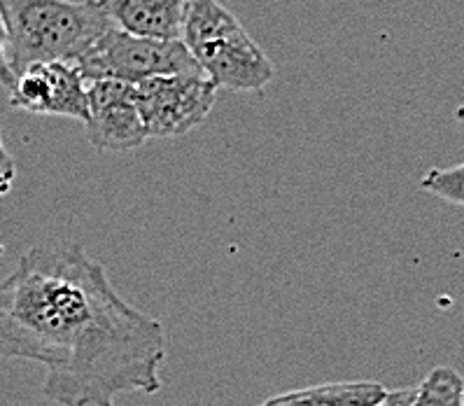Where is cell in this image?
<instances>
[{
    "instance_id": "6da1fadb",
    "label": "cell",
    "mask_w": 464,
    "mask_h": 406,
    "mask_svg": "<svg viewBox=\"0 0 464 406\" xmlns=\"http://www.w3.org/2000/svg\"><path fill=\"white\" fill-rule=\"evenodd\" d=\"M0 360L43 364L54 404L115 406L161 390L164 324L124 302L80 243L35 246L0 280Z\"/></svg>"
},
{
    "instance_id": "7a4b0ae2",
    "label": "cell",
    "mask_w": 464,
    "mask_h": 406,
    "mask_svg": "<svg viewBox=\"0 0 464 406\" xmlns=\"http://www.w3.org/2000/svg\"><path fill=\"white\" fill-rule=\"evenodd\" d=\"M0 17L17 75L34 63H75L112 26L101 5L71 0H0Z\"/></svg>"
},
{
    "instance_id": "3957f363",
    "label": "cell",
    "mask_w": 464,
    "mask_h": 406,
    "mask_svg": "<svg viewBox=\"0 0 464 406\" xmlns=\"http://www.w3.org/2000/svg\"><path fill=\"white\" fill-rule=\"evenodd\" d=\"M180 40L218 89L262 92L274 82L276 68L271 59L219 0L191 3Z\"/></svg>"
},
{
    "instance_id": "277c9868",
    "label": "cell",
    "mask_w": 464,
    "mask_h": 406,
    "mask_svg": "<svg viewBox=\"0 0 464 406\" xmlns=\"http://www.w3.org/2000/svg\"><path fill=\"white\" fill-rule=\"evenodd\" d=\"M87 82L120 80L140 84L152 77L201 72L182 40H152L110 26L96 43L75 61Z\"/></svg>"
},
{
    "instance_id": "5b68a950",
    "label": "cell",
    "mask_w": 464,
    "mask_h": 406,
    "mask_svg": "<svg viewBox=\"0 0 464 406\" xmlns=\"http://www.w3.org/2000/svg\"><path fill=\"white\" fill-rule=\"evenodd\" d=\"M218 87L203 72L152 77L136 84L148 138H180L197 129L215 105Z\"/></svg>"
},
{
    "instance_id": "8992f818",
    "label": "cell",
    "mask_w": 464,
    "mask_h": 406,
    "mask_svg": "<svg viewBox=\"0 0 464 406\" xmlns=\"http://www.w3.org/2000/svg\"><path fill=\"white\" fill-rule=\"evenodd\" d=\"M10 105L43 117H66L87 121V80L75 63H34L17 75Z\"/></svg>"
},
{
    "instance_id": "52a82bcc",
    "label": "cell",
    "mask_w": 464,
    "mask_h": 406,
    "mask_svg": "<svg viewBox=\"0 0 464 406\" xmlns=\"http://www.w3.org/2000/svg\"><path fill=\"white\" fill-rule=\"evenodd\" d=\"M89 117L84 121L87 140L96 150L126 152L150 140L136 101V84L120 80L87 82Z\"/></svg>"
},
{
    "instance_id": "ba28073f",
    "label": "cell",
    "mask_w": 464,
    "mask_h": 406,
    "mask_svg": "<svg viewBox=\"0 0 464 406\" xmlns=\"http://www.w3.org/2000/svg\"><path fill=\"white\" fill-rule=\"evenodd\" d=\"M194 0H101L108 22L120 31L152 40H180Z\"/></svg>"
},
{
    "instance_id": "9c48e42d",
    "label": "cell",
    "mask_w": 464,
    "mask_h": 406,
    "mask_svg": "<svg viewBox=\"0 0 464 406\" xmlns=\"http://www.w3.org/2000/svg\"><path fill=\"white\" fill-rule=\"evenodd\" d=\"M390 390L378 381H339L268 397L262 406H378Z\"/></svg>"
},
{
    "instance_id": "30bf717a",
    "label": "cell",
    "mask_w": 464,
    "mask_h": 406,
    "mask_svg": "<svg viewBox=\"0 0 464 406\" xmlns=\"http://www.w3.org/2000/svg\"><path fill=\"white\" fill-rule=\"evenodd\" d=\"M464 379L455 369L437 367L425 376L409 406H462Z\"/></svg>"
},
{
    "instance_id": "8fae6325",
    "label": "cell",
    "mask_w": 464,
    "mask_h": 406,
    "mask_svg": "<svg viewBox=\"0 0 464 406\" xmlns=\"http://www.w3.org/2000/svg\"><path fill=\"white\" fill-rule=\"evenodd\" d=\"M422 192L464 208V161L450 169H430L420 180Z\"/></svg>"
},
{
    "instance_id": "7c38bea8",
    "label": "cell",
    "mask_w": 464,
    "mask_h": 406,
    "mask_svg": "<svg viewBox=\"0 0 464 406\" xmlns=\"http://www.w3.org/2000/svg\"><path fill=\"white\" fill-rule=\"evenodd\" d=\"M17 84V72L12 71L10 61H7V31L3 17H0V87L12 92Z\"/></svg>"
},
{
    "instance_id": "4fadbf2b",
    "label": "cell",
    "mask_w": 464,
    "mask_h": 406,
    "mask_svg": "<svg viewBox=\"0 0 464 406\" xmlns=\"http://www.w3.org/2000/svg\"><path fill=\"white\" fill-rule=\"evenodd\" d=\"M413 395H415V388L390 390L388 397H385L378 406H409L411 400H413Z\"/></svg>"
},
{
    "instance_id": "5bb4252c",
    "label": "cell",
    "mask_w": 464,
    "mask_h": 406,
    "mask_svg": "<svg viewBox=\"0 0 464 406\" xmlns=\"http://www.w3.org/2000/svg\"><path fill=\"white\" fill-rule=\"evenodd\" d=\"M14 161H12V154L7 152L5 143H3V136H0V178H5V180H14Z\"/></svg>"
},
{
    "instance_id": "9a60e30c",
    "label": "cell",
    "mask_w": 464,
    "mask_h": 406,
    "mask_svg": "<svg viewBox=\"0 0 464 406\" xmlns=\"http://www.w3.org/2000/svg\"><path fill=\"white\" fill-rule=\"evenodd\" d=\"M453 117H455V124H458V127L464 131V103L455 108V115Z\"/></svg>"
},
{
    "instance_id": "2e32d148",
    "label": "cell",
    "mask_w": 464,
    "mask_h": 406,
    "mask_svg": "<svg viewBox=\"0 0 464 406\" xmlns=\"http://www.w3.org/2000/svg\"><path fill=\"white\" fill-rule=\"evenodd\" d=\"M12 182H14V180H5V178H0V198L5 197L7 192H10Z\"/></svg>"
},
{
    "instance_id": "e0dca14e",
    "label": "cell",
    "mask_w": 464,
    "mask_h": 406,
    "mask_svg": "<svg viewBox=\"0 0 464 406\" xmlns=\"http://www.w3.org/2000/svg\"><path fill=\"white\" fill-rule=\"evenodd\" d=\"M71 3H80V5H87V3H96V5H99L101 0H71Z\"/></svg>"
},
{
    "instance_id": "ac0fdd59",
    "label": "cell",
    "mask_w": 464,
    "mask_h": 406,
    "mask_svg": "<svg viewBox=\"0 0 464 406\" xmlns=\"http://www.w3.org/2000/svg\"><path fill=\"white\" fill-rule=\"evenodd\" d=\"M3 253H5V246H0V255H3Z\"/></svg>"
},
{
    "instance_id": "d6986e66",
    "label": "cell",
    "mask_w": 464,
    "mask_h": 406,
    "mask_svg": "<svg viewBox=\"0 0 464 406\" xmlns=\"http://www.w3.org/2000/svg\"><path fill=\"white\" fill-rule=\"evenodd\" d=\"M462 406H464V404H462Z\"/></svg>"
}]
</instances>
